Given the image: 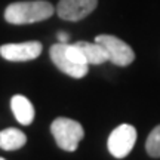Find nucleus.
Wrapping results in <instances>:
<instances>
[{"label":"nucleus","instance_id":"obj_5","mask_svg":"<svg viewBox=\"0 0 160 160\" xmlns=\"http://www.w3.org/2000/svg\"><path fill=\"white\" fill-rule=\"evenodd\" d=\"M137 141V129L132 125L123 123L117 126L114 131L110 133L107 145L111 156L116 159H125L129 154Z\"/></svg>","mask_w":160,"mask_h":160},{"label":"nucleus","instance_id":"obj_1","mask_svg":"<svg viewBox=\"0 0 160 160\" xmlns=\"http://www.w3.org/2000/svg\"><path fill=\"white\" fill-rule=\"evenodd\" d=\"M55 8L46 0L15 2L5 9V19L13 25H25L45 21L55 13Z\"/></svg>","mask_w":160,"mask_h":160},{"label":"nucleus","instance_id":"obj_12","mask_svg":"<svg viewBox=\"0 0 160 160\" xmlns=\"http://www.w3.org/2000/svg\"><path fill=\"white\" fill-rule=\"evenodd\" d=\"M57 37L61 43H68V40H70V34L68 33H64V31H59Z\"/></svg>","mask_w":160,"mask_h":160},{"label":"nucleus","instance_id":"obj_4","mask_svg":"<svg viewBox=\"0 0 160 160\" xmlns=\"http://www.w3.org/2000/svg\"><path fill=\"white\" fill-rule=\"evenodd\" d=\"M95 42L102 46L107 55L108 61L119 67H126L133 62L135 59V52L131 46L122 39L111 34H99L95 37Z\"/></svg>","mask_w":160,"mask_h":160},{"label":"nucleus","instance_id":"obj_2","mask_svg":"<svg viewBox=\"0 0 160 160\" xmlns=\"http://www.w3.org/2000/svg\"><path fill=\"white\" fill-rule=\"evenodd\" d=\"M52 62L64 74L73 79H82L88 74L89 64L86 62L83 53L76 43H55L49 49Z\"/></svg>","mask_w":160,"mask_h":160},{"label":"nucleus","instance_id":"obj_11","mask_svg":"<svg viewBox=\"0 0 160 160\" xmlns=\"http://www.w3.org/2000/svg\"><path fill=\"white\" fill-rule=\"evenodd\" d=\"M145 150L151 157H156V159L160 157V125L156 126L154 129L150 132L147 142H145Z\"/></svg>","mask_w":160,"mask_h":160},{"label":"nucleus","instance_id":"obj_9","mask_svg":"<svg viewBox=\"0 0 160 160\" xmlns=\"http://www.w3.org/2000/svg\"><path fill=\"white\" fill-rule=\"evenodd\" d=\"M76 45L79 48L83 57H85L86 62L89 65H98V64H104L108 61V55L102 46L97 43V42H76Z\"/></svg>","mask_w":160,"mask_h":160},{"label":"nucleus","instance_id":"obj_7","mask_svg":"<svg viewBox=\"0 0 160 160\" xmlns=\"http://www.w3.org/2000/svg\"><path fill=\"white\" fill-rule=\"evenodd\" d=\"M98 0H59L57 5V15L65 21H80L95 11Z\"/></svg>","mask_w":160,"mask_h":160},{"label":"nucleus","instance_id":"obj_8","mask_svg":"<svg viewBox=\"0 0 160 160\" xmlns=\"http://www.w3.org/2000/svg\"><path fill=\"white\" fill-rule=\"evenodd\" d=\"M11 108L12 113L15 116V119L21 125H31V122L34 120V107L28 98L24 95H15L11 99Z\"/></svg>","mask_w":160,"mask_h":160},{"label":"nucleus","instance_id":"obj_13","mask_svg":"<svg viewBox=\"0 0 160 160\" xmlns=\"http://www.w3.org/2000/svg\"><path fill=\"white\" fill-rule=\"evenodd\" d=\"M0 160H6V159H3V157H0Z\"/></svg>","mask_w":160,"mask_h":160},{"label":"nucleus","instance_id":"obj_10","mask_svg":"<svg viewBox=\"0 0 160 160\" xmlns=\"http://www.w3.org/2000/svg\"><path fill=\"white\" fill-rule=\"evenodd\" d=\"M27 142V137L22 131L17 128H8L5 131L0 132V148L2 150H18L24 147Z\"/></svg>","mask_w":160,"mask_h":160},{"label":"nucleus","instance_id":"obj_6","mask_svg":"<svg viewBox=\"0 0 160 160\" xmlns=\"http://www.w3.org/2000/svg\"><path fill=\"white\" fill-rule=\"evenodd\" d=\"M43 46L40 42H24V43H8L0 46V55L11 62H24L36 59L42 53Z\"/></svg>","mask_w":160,"mask_h":160},{"label":"nucleus","instance_id":"obj_3","mask_svg":"<svg viewBox=\"0 0 160 160\" xmlns=\"http://www.w3.org/2000/svg\"><path fill=\"white\" fill-rule=\"evenodd\" d=\"M51 132L58 147L65 151H74L85 137V131L79 122L68 117H58L52 122Z\"/></svg>","mask_w":160,"mask_h":160}]
</instances>
